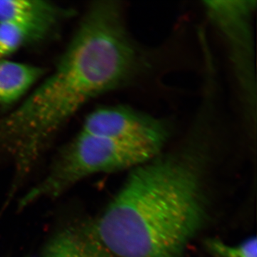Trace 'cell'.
I'll list each match as a JSON object with an SVG mask.
<instances>
[{
  "label": "cell",
  "instance_id": "cell-6",
  "mask_svg": "<svg viewBox=\"0 0 257 257\" xmlns=\"http://www.w3.org/2000/svg\"><path fill=\"white\" fill-rule=\"evenodd\" d=\"M73 13L45 0H0V22L24 29L32 42L45 40Z\"/></svg>",
  "mask_w": 257,
  "mask_h": 257
},
{
  "label": "cell",
  "instance_id": "cell-1",
  "mask_svg": "<svg viewBox=\"0 0 257 257\" xmlns=\"http://www.w3.org/2000/svg\"><path fill=\"white\" fill-rule=\"evenodd\" d=\"M155 67L153 52L139 43L121 2H92L55 67L23 102L0 117V154L13 157L16 191L57 132L83 106L131 87Z\"/></svg>",
  "mask_w": 257,
  "mask_h": 257
},
{
  "label": "cell",
  "instance_id": "cell-7",
  "mask_svg": "<svg viewBox=\"0 0 257 257\" xmlns=\"http://www.w3.org/2000/svg\"><path fill=\"white\" fill-rule=\"evenodd\" d=\"M45 75V69L32 64L0 60V105L20 101Z\"/></svg>",
  "mask_w": 257,
  "mask_h": 257
},
{
  "label": "cell",
  "instance_id": "cell-4",
  "mask_svg": "<svg viewBox=\"0 0 257 257\" xmlns=\"http://www.w3.org/2000/svg\"><path fill=\"white\" fill-rule=\"evenodd\" d=\"M256 0H206L203 7L224 42L246 132L256 131Z\"/></svg>",
  "mask_w": 257,
  "mask_h": 257
},
{
  "label": "cell",
  "instance_id": "cell-9",
  "mask_svg": "<svg viewBox=\"0 0 257 257\" xmlns=\"http://www.w3.org/2000/svg\"><path fill=\"white\" fill-rule=\"evenodd\" d=\"M28 32L15 24L0 22V60L6 59L30 43Z\"/></svg>",
  "mask_w": 257,
  "mask_h": 257
},
{
  "label": "cell",
  "instance_id": "cell-2",
  "mask_svg": "<svg viewBox=\"0 0 257 257\" xmlns=\"http://www.w3.org/2000/svg\"><path fill=\"white\" fill-rule=\"evenodd\" d=\"M226 132L219 104L202 99L181 143L133 169L91 232L114 257H182L207 216L203 175Z\"/></svg>",
  "mask_w": 257,
  "mask_h": 257
},
{
  "label": "cell",
  "instance_id": "cell-5",
  "mask_svg": "<svg viewBox=\"0 0 257 257\" xmlns=\"http://www.w3.org/2000/svg\"><path fill=\"white\" fill-rule=\"evenodd\" d=\"M80 132L96 136L148 142L165 147L173 132L170 120L127 105L101 106L86 116Z\"/></svg>",
  "mask_w": 257,
  "mask_h": 257
},
{
  "label": "cell",
  "instance_id": "cell-8",
  "mask_svg": "<svg viewBox=\"0 0 257 257\" xmlns=\"http://www.w3.org/2000/svg\"><path fill=\"white\" fill-rule=\"evenodd\" d=\"M45 257H114L87 225L69 228L58 233L46 246Z\"/></svg>",
  "mask_w": 257,
  "mask_h": 257
},
{
  "label": "cell",
  "instance_id": "cell-3",
  "mask_svg": "<svg viewBox=\"0 0 257 257\" xmlns=\"http://www.w3.org/2000/svg\"><path fill=\"white\" fill-rule=\"evenodd\" d=\"M163 145L96 136L79 132L61 150L49 173L19 203L23 209L37 200L56 198L94 174L135 168L162 152Z\"/></svg>",
  "mask_w": 257,
  "mask_h": 257
},
{
  "label": "cell",
  "instance_id": "cell-10",
  "mask_svg": "<svg viewBox=\"0 0 257 257\" xmlns=\"http://www.w3.org/2000/svg\"><path fill=\"white\" fill-rule=\"evenodd\" d=\"M206 246L215 257H257V240L255 236L236 246L226 244L221 240L211 239L206 241Z\"/></svg>",
  "mask_w": 257,
  "mask_h": 257
}]
</instances>
